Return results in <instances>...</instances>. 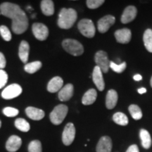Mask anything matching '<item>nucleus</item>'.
Segmentation results:
<instances>
[{
    "label": "nucleus",
    "instance_id": "35",
    "mask_svg": "<svg viewBox=\"0 0 152 152\" xmlns=\"http://www.w3.org/2000/svg\"><path fill=\"white\" fill-rule=\"evenodd\" d=\"M6 64H7V61H6L5 57L2 53L0 52V69L3 70L6 67Z\"/></svg>",
    "mask_w": 152,
    "mask_h": 152
},
{
    "label": "nucleus",
    "instance_id": "10",
    "mask_svg": "<svg viewBox=\"0 0 152 152\" xmlns=\"http://www.w3.org/2000/svg\"><path fill=\"white\" fill-rule=\"evenodd\" d=\"M115 17L111 15H107L100 18L97 23V28L99 32L101 33H105L115 23Z\"/></svg>",
    "mask_w": 152,
    "mask_h": 152
},
{
    "label": "nucleus",
    "instance_id": "29",
    "mask_svg": "<svg viewBox=\"0 0 152 152\" xmlns=\"http://www.w3.org/2000/svg\"><path fill=\"white\" fill-rule=\"evenodd\" d=\"M42 144L39 140H33L28 145V152H42Z\"/></svg>",
    "mask_w": 152,
    "mask_h": 152
},
{
    "label": "nucleus",
    "instance_id": "31",
    "mask_svg": "<svg viewBox=\"0 0 152 152\" xmlns=\"http://www.w3.org/2000/svg\"><path fill=\"white\" fill-rule=\"evenodd\" d=\"M0 34H1V37L5 41L9 42L12 39V36H11V31L7 26H0Z\"/></svg>",
    "mask_w": 152,
    "mask_h": 152
},
{
    "label": "nucleus",
    "instance_id": "11",
    "mask_svg": "<svg viewBox=\"0 0 152 152\" xmlns=\"http://www.w3.org/2000/svg\"><path fill=\"white\" fill-rule=\"evenodd\" d=\"M92 80L94 85L97 87L99 91H103L105 88V83H104L102 71L98 66H95L92 73Z\"/></svg>",
    "mask_w": 152,
    "mask_h": 152
},
{
    "label": "nucleus",
    "instance_id": "24",
    "mask_svg": "<svg viewBox=\"0 0 152 152\" xmlns=\"http://www.w3.org/2000/svg\"><path fill=\"white\" fill-rule=\"evenodd\" d=\"M143 41L148 52L152 53V30L147 29L145 30L143 35Z\"/></svg>",
    "mask_w": 152,
    "mask_h": 152
},
{
    "label": "nucleus",
    "instance_id": "41",
    "mask_svg": "<svg viewBox=\"0 0 152 152\" xmlns=\"http://www.w3.org/2000/svg\"><path fill=\"white\" fill-rule=\"evenodd\" d=\"M0 15H1V12H0Z\"/></svg>",
    "mask_w": 152,
    "mask_h": 152
},
{
    "label": "nucleus",
    "instance_id": "38",
    "mask_svg": "<svg viewBox=\"0 0 152 152\" xmlns=\"http://www.w3.org/2000/svg\"><path fill=\"white\" fill-rule=\"evenodd\" d=\"M138 93L140 94H143L144 93L147 92V89H145L144 87H141V88L138 89Z\"/></svg>",
    "mask_w": 152,
    "mask_h": 152
},
{
    "label": "nucleus",
    "instance_id": "4",
    "mask_svg": "<svg viewBox=\"0 0 152 152\" xmlns=\"http://www.w3.org/2000/svg\"><path fill=\"white\" fill-rule=\"evenodd\" d=\"M68 112V108L64 104H59L53 109L49 115L51 122L54 125H60L65 119Z\"/></svg>",
    "mask_w": 152,
    "mask_h": 152
},
{
    "label": "nucleus",
    "instance_id": "22",
    "mask_svg": "<svg viewBox=\"0 0 152 152\" xmlns=\"http://www.w3.org/2000/svg\"><path fill=\"white\" fill-rule=\"evenodd\" d=\"M41 10L45 16H52L54 13V4L52 0H42L40 4Z\"/></svg>",
    "mask_w": 152,
    "mask_h": 152
},
{
    "label": "nucleus",
    "instance_id": "18",
    "mask_svg": "<svg viewBox=\"0 0 152 152\" xmlns=\"http://www.w3.org/2000/svg\"><path fill=\"white\" fill-rule=\"evenodd\" d=\"M26 113L28 116L33 121H39V120L42 119L45 115L43 110L33 107V106H29V107L26 108Z\"/></svg>",
    "mask_w": 152,
    "mask_h": 152
},
{
    "label": "nucleus",
    "instance_id": "2",
    "mask_svg": "<svg viewBox=\"0 0 152 152\" xmlns=\"http://www.w3.org/2000/svg\"><path fill=\"white\" fill-rule=\"evenodd\" d=\"M77 18V14L75 9L63 8L58 15L57 23L61 29H70L75 23Z\"/></svg>",
    "mask_w": 152,
    "mask_h": 152
},
{
    "label": "nucleus",
    "instance_id": "15",
    "mask_svg": "<svg viewBox=\"0 0 152 152\" xmlns=\"http://www.w3.org/2000/svg\"><path fill=\"white\" fill-rule=\"evenodd\" d=\"M137 16V9L134 6H129L126 7L121 16V22L126 24L132 22Z\"/></svg>",
    "mask_w": 152,
    "mask_h": 152
},
{
    "label": "nucleus",
    "instance_id": "23",
    "mask_svg": "<svg viewBox=\"0 0 152 152\" xmlns=\"http://www.w3.org/2000/svg\"><path fill=\"white\" fill-rule=\"evenodd\" d=\"M140 137L142 141V146L146 149H149L151 146V138L149 132L147 130L142 129L140 132Z\"/></svg>",
    "mask_w": 152,
    "mask_h": 152
},
{
    "label": "nucleus",
    "instance_id": "20",
    "mask_svg": "<svg viewBox=\"0 0 152 152\" xmlns=\"http://www.w3.org/2000/svg\"><path fill=\"white\" fill-rule=\"evenodd\" d=\"M118 102V94L116 91L110 90L106 94V106L108 109H113Z\"/></svg>",
    "mask_w": 152,
    "mask_h": 152
},
{
    "label": "nucleus",
    "instance_id": "21",
    "mask_svg": "<svg viewBox=\"0 0 152 152\" xmlns=\"http://www.w3.org/2000/svg\"><path fill=\"white\" fill-rule=\"evenodd\" d=\"M97 97V92L94 89H90L87 91L83 95V99H82V103L83 105H91L94 103Z\"/></svg>",
    "mask_w": 152,
    "mask_h": 152
},
{
    "label": "nucleus",
    "instance_id": "34",
    "mask_svg": "<svg viewBox=\"0 0 152 152\" xmlns=\"http://www.w3.org/2000/svg\"><path fill=\"white\" fill-rule=\"evenodd\" d=\"M8 81V75L4 70L0 69V89L4 87Z\"/></svg>",
    "mask_w": 152,
    "mask_h": 152
},
{
    "label": "nucleus",
    "instance_id": "25",
    "mask_svg": "<svg viewBox=\"0 0 152 152\" xmlns=\"http://www.w3.org/2000/svg\"><path fill=\"white\" fill-rule=\"evenodd\" d=\"M42 63L39 61H33L31 63H28V64H26L24 66V70L27 73L33 74L35 73L37 71H39L42 67Z\"/></svg>",
    "mask_w": 152,
    "mask_h": 152
},
{
    "label": "nucleus",
    "instance_id": "16",
    "mask_svg": "<svg viewBox=\"0 0 152 152\" xmlns=\"http://www.w3.org/2000/svg\"><path fill=\"white\" fill-rule=\"evenodd\" d=\"M74 87L73 85L69 83L63 87L61 90L59 91L58 94V97L61 102H67L70 100L73 95Z\"/></svg>",
    "mask_w": 152,
    "mask_h": 152
},
{
    "label": "nucleus",
    "instance_id": "27",
    "mask_svg": "<svg viewBox=\"0 0 152 152\" xmlns=\"http://www.w3.org/2000/svg\"><path fill=\"white\" fill-rule=\"evenodd\" d=\"M15 126L17 129L23 132H28L30 129V124L23 118H17L15 121Z\"/></svg>",
    "mask_w": 152,
    "mask_h": 152
},
{
    "label": "nucleus",
    "instance_id": "39",
    "mask_svg": "<svg viewBox=\"0 0 152 152\" xmlns=\"http://www.w3.org/2000/svg\"><path fill=\"white\" fill-rule=\"evenodd\" d=\"M150 84H151V86L152 87V77H151V81H150Z\"/></svg>",
    "mask_w": 152,
    "mask_h": 152
},
{
    "label": "nucleus",
    "instance_id": "12",
    "mask_svg": "<svg viewBox=\"0 0 152 152\" xmlns=\"http://www.w3.org/2000/svg\"><path fill=\"white\" fill-rule=\"evenodd\" d=\"M112 141L108 136H104L100 138L96 145V152H111Z\"/></svg>",
    "mask_w": 152,
    "mask_h": 152
},
{
    "label": "nucleus",
    "instance_id": "5",
    "mask_svg": "<svg viewBox=\"0 0 152 152\" xmlns=\"http://www.w3.org/2000/svg\"><path fill=\"white\" fill-rule=\"evenodd\" d=\"M79 31L85 37L92 38L95 35V26L92 20L87 18L82 19L77 25Z\"/></svg>",
    "mask_w": 152,
    "mask_h": 152
},
{
    "label": "nucleus",
    "instance_id": "7",
    "mask_svg": "<svg viewBox=\"0 0 152 152\" xmlns=\"http://www.w3.org/2000/svg\"><path fill=\"white\" fill-rule=\"evenodd\" d=\"M75 137V128L73 123H68L66 125L62 134V141L64 145L69 146L73 143Z\"/></svg>",
    "mask_w": 152,
    "mask_h": 152
},
{
    "label": "nucleus",
    "instance_id": "33",
    "mask_svg": "<svg viewBox=\"0 0 152 152\" xmlns=\"http://www.w3.org/2000/svg\"><path fill=\"white\" fill-rule=\"evenodd\" d=\"M3 113L7 117H15L18 115L19 111L17 109L13 107H6L3 109Z\"/></svg>",
    "mask_w": 152,
    "mask_h": 152
},
{
    "label": "nucleus",
    "instance_id": "13",
    "mask_svg": "<svg viewBox=\"0 0 152 152\" xmlns=\"http://www.w3.org/2000/svg\"><path fill=\"white\" fill-rule=\"evenodd\" d=\"M115 39L118 42L121 44H127L130 42L132 34H131V30L128 28H123V29L118 30L115 32Z\"/></svg>",
    "mask_w": 152,
    "mask_h": 152
},
{
    "label": "nucleus",
    "instance_id": "32",
    "mask_svg": "<svg viewBox=\"0 0 152 152\" xmlns=\"http://www.w3.org/2000/svg\"><path fill=\"white\" fill-rule=\"evenodd\" d=\"M104 2V0H87L86 4L89 9H95L101 7Z\"/></svg>",
    "mask_w": 152,
    "mask_h": 152
},
{
    "label": "nucleus",
    "instance_id": "8",
    "mask_svg": "<svg viewBox=\"0 0 152 152\" xmlns=\"http://www.w3.org/2000/svg\"><path fill=\"white\" fill-rule=\"evenodd\" d=\"M22 92V87L20 85L18 84H11L2 91L1 96L4 99H12L18 96Z\"/></svg>",
    "mask_w": 152,
    "mask_h": 152
},
{
    "label": "nucleus",
    "instance_id": "14",
    "mask_svg": "<svg viewBox=\"0 0 152 152\" xmlns=\"http://www.w3.org/2000/svg\"><path fill=\"white\" fill-rule=\"evenodd\" d=\"M22 144L20 137L16 135H12L8 139L6 143V149L9 152H16L20 149Z\"/></svg>",
    "mask_w": 152,
    "mask_h": 152
},
{
    "label": "nucleus",
    "instance_id": "28",
    "mask_svg": "<svg viewBox=\"0 0 152 152\" xmlns=\"http://www.w3.org/2000/svg\"><path fill=\"white\" fill-rule=\"evenodd\" d=\"M129 112L132 115V118L138 121L142 118V112L140 107L136 104H132L129 106Z\"/></svg>",
    "mask_w": 152,
    "mask_h": 152
},
{
    "label": "nucleus",
    "instance_id": "1",
    "mask_svg": "<svg viewBox=\"0 0 152 152\" xmlns=\"http://www.w3.org/2000/svg\"><path fill=\"white\" fill-rule=\"evenodd\" d=\"M0 12L3 16L12 19V30L15 34L20 35L28 29V17L18 5L4 2L0 5Z\"/></svg>",
    "mask_w": 152,
    "mask_h": 152
},
{
    "label": "nucleus",
    "instance_id": "6",
    "mask_svg": "<svg viewBox=\"0 0 152 152\" xmlns=\"http://www.w3.org/2000/svg\"><path fill=\"white\" fill-rule=\"evenodd\" d=\"M94 61L96 64V66L100 68L102 73H108L110 68V61L108 58L107 53L104 51H99L95 54Z\"/></svg>",
    "mask_w": 152,
    "mask_h": 152
},
{
    "label": "nucleus",
    "instance_id": "17",
    "mask_svg": "<svg viewBox=\"0 0 152 152\" xmlns=\"http://www.w3.org/2000/svg\"><path fill=\"white\" fill-rule=\"evenodd\" d=\"M64 85V80L61 77L56 76L49 82L47 85V90L51 93H55L61 90Z\"/></svg>",
    "mask_w": 152,
    "mask_h": 152
},
{
    "label": "nucleus",
    "instance_id": "40",
    "mask_svg": "<svg viewBox=\"0 0 152 152\" xmlns=\"http://www.w3.org/2000/svg\"><path fill=\"white\" fill-rule=\"evenodd\" d=\"M1 121H0V128H1Z\"/></svg>",
    "mask_w": 152,
    "mask_h": 152
},
{
    "label": "nucleus",
    "instance_id": "26",
    "mask_svg": "<svg viewBox=\"0 0 152 152\" xmlns=\"http://www.w3.org/2000/svg\"><path fill=\"white\" fill-rule=\"evenodd\" d=\"M113 120L116 124L125 126L128 124V118L127 115L121 112H117L113 115Z\"/></svg>",
    "mask_w": 152,
    "mask_h": 152
},
{
    "label": "nucleus",
    "instance_id": "36",
    "mask_svg": "<svg viewBox=\"0 0 152 152\" xmlns=\"http://www.w3.org/2000/svg\"><path fill=\"white\" fill-rule=\"evenodd\" d=\"M126 152H140V151H139V148L136 144H132L128 147Z\"/></svg>",
    "mask_w": 152,
    "mask_h": 152
},
{
    "label": "nucleus",
    "instance_id": "19",
    "mask_svg": "<svg viewBox=\"0 0 152 152\" xmlns=\"http://www.w3.org/2000/svg\"><path fill=\"white\" fill-rule=\"evenodd\" d=\"M30 46L28 42L23 40L20 44L18 49V56L21 61L24 64L28 62V56H29Z\"/></svg>",
    "mask_w": 152,
    "mask_h": 152
},
{
    "label": "nucleus",
    "instance_id": "30",
    "mask_svg": "<svg viewBox=\"0 0 152 152\" xmlns=\"http://www.w3.org/2000/svg\"><path fill=\"white\" fill-rule=\"evenodd\" d=\"M109 66L114 72L118 73H121L125 71L127 65L125 62H123L122 64H116L113 61H110Z\"/></svg>",
    "mask_w": 152,
    "mask_h": 152
},
{
    "label": "nucleus",
    "instance_id": "3",
    "mask_svg": "<svg viewBox=\"0 0 152 152\" xmlns=\"http://www.w3.org/2000/svg\"><path fill=\"white\" fill-rule=\"evenodd\" d=\"M62 46L68 53L75 56H80L84 52V47L78 41L73 39H66L63 41Z\"/></svg>",
    "mask_w": 152,
    "mask_h": 152
},
{
    "label": "nucleus",
    "instance_id": "9",
    "mask_svg": "<svg viewBox=\"0 0 152 152\" xmlns=\"http://www.w3.org/2000/svg\"><path fill=\"white\" fill-rule=\"evenodd\" d=\"M33 33L38 40L44 41L47 39L49 35V29L45 25L40 23H35L32 26Z\"/></svg>",
    "mask_w": 152,
    "mask_h": 152
},
{
    "label": "nucleus",
    "instance_id": "37",
    "mask_svg": "<svg viewBox=\"0 0 152 152\" xmlns=\"http://www.w3.org/2000/svg\"><path fill=\"white\" fill-rule=\"evenodd\" d=\"M133 78H134V80L136 81H140V80H142V76L141 75H140V74H137L133 77Z\"/></svg>",
    "mask_w": 152,
    "mask_h": 152
}]
</instances>
